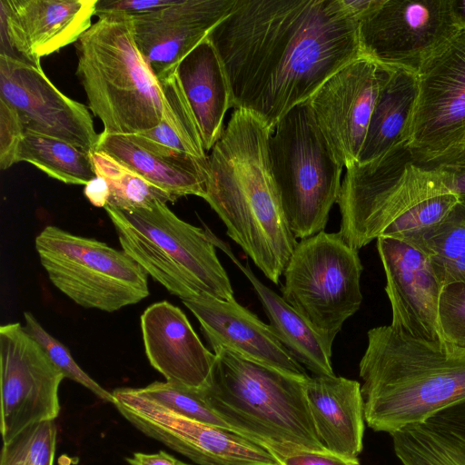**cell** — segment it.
Here are the masks:
<instances>
[{
    "mask_svg": "<svg viewBox=\"0 0 465 465\" xmlns=\"http://www.w3.org/2000/svg\"><path fill=\"white\" fill-rule=\"evenodd\" d=\"M208 38L223 65L232 107L271 131L361 56L359 22L341 0H236Z\"/></svg>",
    "mask_w": 465,
    "mask_h": 465,
    "instance_id": "1",
    "label": "cell"
},
{
    "mask_svg": "<svg viewBox=\"0 0 465 465\" xmlns=\"http://www.w3.org/2000/svg\"><path fill=\"white\" fill-rule=\"evenodd\" d=\"M272 131L234 109L208 156L203 199L227 235L278 284L298 242L285 219L269 156Z\"/></svg>",
    "mask_w": 465,
    "mask_h": 465,
    "instance_id": "2",
    "label": "cell"
},
{
    "mask_svg": "<svg viewBox=\"0 0 465 465\" xmlns=\"http://www.w3.org/2000/svg\"><path fill=\"white\" fill-rule=\"evenodd\" d=\"M360 376L364 419L392 434L465 400V349L383 325L369 330Z\"/></svg>",
    "mask_w": 465,
    "mask_h": 465,
    "instance_id": "3",
    "label": "cell"
},
{
    "mask_svg": "<svg viewBox=\"0 0 465 465\" xmlns=\"http://www.w3.org/2000/svg\"><path fill=\"white\" fill-rule=\"evenodd\" d=\"M346 170L338 232L357 251L381 237L411 242L460 201L446 173L418 162L406 145Z\"/></svg>",
    "mask_w": 465,
    "mask_h": 465,
    "instance_id": "4",
    "label": "cell"
},
{
    "mask_svg": "<svg viewBox=\"0 0 465 465\" xmlns=\"http://www.w3.org/2000/svg\"><path fill=\"white\" fill-rule=\"evenodd\" d=\"M212 349L215 360L211 376L199 391L235 432L273 455L296 450H327L308 406L306 380L226 348Z\"/></svg>",
    "mask_w": 465,
    "mask_h": 465,
    "instance_id": "5",
    "label": "cell"
},
{
    "mask_svg": "<svg viewBox=\"0 0 465 465\" xmlns=\"http://www.w3.org/2000/svg\"><path fill=\"white\" fill-rule=\"evenodd\" d=\"M74 45L76 75L103 132L141 134L159 124L161 86L137 48L130 16L99 17Z\"/></svg>",
    "mask_w": 465,
    "mask_h": 465,
    "instance_id": "6",
    "label": "cell"
},
{
    "mask_svg": "<svg viewBox=\"0 0 465 465\" xmlns=\"http://www.w3.org/2000/svg\"><path fill=\"white\" fill-rule=\"evenodd\" d=\"M104 209L122 250L170 293L181 300L203 293L235 300L205 229L183 221L162 202L133 211Z\"/></svg>",
    "mask_w": 465,
    "mask_h": 465,
    "instance_id": "7",
    "label": "cell"
},
{
    "mask_svg": "<svg viewBox=\"0 0 465 465\" xmlns=\"http://www.w3.org/2000/svg\"><path fill=\"white\" fill-rule=\"evenodd\" d=\"M271 168L287 223L296 239L322 232L337 203L344 167L308 102L292 109L269 137Z\"/></svg>",
    "mask_w": 465,
    "mask_h": 465,
    "instance_id": "8",
    "label": "cell"
},
{
    "mask_svg": "<svg viewBox=\"0 0 465 465\" xmlns=\"http://www.w3.org/2000/svg\"><path fill=\"white\" fill-rule=\"evenodd\" d=\"M359 251L339 232L301 240L283 271L282 297L332 351L343 323L362 302Z\"/></svg>",
    "mask_w": 465,
    "mask_h": 465,
    "instance_id": "9",
    "label": "cell"
},
{
    "mask_svg": "<svg viewBox=\"0 0 465 465\" xmlns=\"http://www.w3.org/2000/svg\"><path fill=\"white\" fill-rule=\"evenodd\" d=\"M35 249L50 282L76 304L107 312L149 294L148 274L123 250L48 225Z\"/></svg>",
    "mask_w": 465,
    "mask_h": 465,
    "instance_id": "10",
    "label": "cell"
},
{
    "mask_svg": "<svg viewBox=\"0 0 465 465\" xmlns=\"http://www.w3.org/2000/svg\"><path fill=\"white\" fill-rule=\"evenodd\" d=\"M463 30L454 0H377L359 21L361 54L417 73Z\"/></svg>",
    "mask_w": 465,
    "mask_h": 465,
    "instance_id": "11",
    "label": "cell"
},
{
    "mask_svg": "<svg viewBox=\"0 0 465 465\" xmlns=\"http://www.w3.org/2000/svg\"><path fill=\"white\" fill-rule=\"evenodd\" d=\"M406 146L424 164H437L465 143V32L419 69Z\"/></svg>",
    "mask_w": 465,
    "mask_h": 465,
    "instance_id": "12",
    "label": "cell"
},
{
    "mask_svg": "<svg viewBox=\"0 0 465 465\" xmlns=\"http://www.w3.org/2000/svg\"><path fill=\"white\" fill-rule=\"evenodd\" d=\"M114 407L134 428L200 465H281L265 447L232 430L204 424L142 396L113 391Z\"/></svg>",
    "mask_w": 465,
    "mask_h": 465,
    "instance_id": "13",
    "label": "cell"
},
{
    "mask_svg": "<svg viewBox=\"0 0 465 465\" xmlns=\"http://www.w3.org/2000/svg\"><path fill=\"white\" fill-rule=\"evenodd\" d=\"M64 378L20 323L0 327V401L3 443L35 423L60 413L59 386Z\"/></svg>",
    "mask_w": 465,
    "mask_h": 465,
    "instance_id": "14",
    "label": "cell"
},
{
    "mask_svg": "<svg viewBox=\"0 0 465 465\" xmlns=\"http://www.w3.org/2000/svg\"><path fill=\"white\" fill-rule=\"evenodd\" d=\"M0 99L17 113L25 132L95 151L99 134L89 110L60 92L42 67L0 55Z\"/></svg>",
    "mask_w": 465,
    "mask_h": 465,
    "instance_id": "15",
    "label": "cell"
},
{
    "mask_svg": "<svg viewBox=\"0 0 465 465\" xmlns=\"http://www.w3.org/2000/svg\"><path fill=\"white\" fill-rule=\"evenodd\" d=\"M385 74L386 67L361 56L333 74L308 101L346 169L358 162Z\"/></svg>",
    "mask_w": 465,
    "mask_h": 465,
    "instance_id": "16",
    "label": "cell"
},
{
    "mask_svg": "<svg viewBox=\"0 0 465 465\" xmlns=\"http://www.w3.org/2000/svg\"><path fill=\"white\" fill-rule=\"evenodd\" d=\"M97 0H0V55L41 67L40 58L76 43Z\"/></svg>",
    "mask_w": 465,
    "mask_h": 465,
    "instance_id": "17",
    "label": "cell"
},
{
    "mask_svg": "<svg viewBox=\"0 0 465 465\" xmlns=\"http://www.w3.org/2000/svg\"><path fill=\"white\" fill-rule=\"evenodd\" d=\"M376 241L391 309L390 325L415 338L444 341L439 323L443 285L427 253L398 238L381 237Z\"/></svg>",
    "mask_w": 465,
    "mask_h": 465,
    "instance_id": "18",
    "label": "cell"
},
{
    "mask_svg": "<svg viewBox=\"0 0 465 465\" xmlns=\"http://www.w3.org/2000/svg\"><path fill=\"white\" fill-rule=\"evenodd\" d=\"M235 4L236 0H176L131 17L137 48L156 78L175 70Z\"/></svg>",
    "mask_w": 465,
    "mask_h": 465,
    "instance_id": "19",
    "label": "cell"
},
{
    "mask_svg": "<svg viewBox=\"0 0 465 465\" xmlns=\"http://www.w3.org/2000/svg\"><path fill=\"white\" fill-rule=\"evenodd\" d=\"M182 302L200 322L212 348H226L302 380L310 377L270 325L235 300L224 301L203 293Z\"/></svg>",
    "mask_w": 465,
    "mask_h": 465,
    "instance_id": "20",
    "label": "cell"
},
{
    "mask_svg": "<svg viewBox=\"0 0 465 465\" xmlns=\"http://www.w3.org/2000/svg\"><path fill=\"white\" fill-rule=\"evenodd\" d=\"M141 330L146 357L166 381L193 390L205 387L215 354L179 307L166 301L150 305L141 315Z\"/></svg>",
    "mask_w": 465,
    "mask_h": 465,
    "instance_id": "21",
    "label": "cell"
},
{
    "mask_svg": "<svg viewBox=\"0 0 465 465\" xmlns=\"http://www.w3.org/2000/svg\"><path fill=\"white\" fill-rule=\"evenodd\" d=\"M305 395L324 448L348 459H358L365 422L361 384L336 375H314L305 381Z\"/></svg>",
    "mask_w": 465,
    "mask_h": 465,
    "instance_id": "22",
    "label": "cell"
},
{
    "mask_svg": "<svg viewBox=\"0 0 465 465\" xmlns=\"http://www.w3.org/2000/svg\"><path fill=\"white\" fill-rule=\"evenodd\" d=\"M175 72L196 119L203 147L213 149L221 138L232 98L219 54L207 37L176 66Z\"/></svg>",
    "mask_w": 465,
    "mask_h": 465,
    "instance_id": "23",
    "label": "cell"
},
{
    "mask_svg": "<svg viewBox=\"0 0 465 465\" xmlns=\"http://www.w3.org/2000/svg\"><path fill=\"white\" fill-rule=\"evenodd\" d=\"M205 230L215 247L221 249L248 278L262 304L271 329L291 354L314 375H335L331 365L332 351L319 335L282 296L254 275L248 262L243 265L228 243L209 228Z\"/></svg>",
    "mask_w": 465,
    "mask_h": 465,
    "instance_id": "24",
    "label": "cell"
},
{
    "mask_svg": "<svg viewBox=\"0 0 465 465\" xmlns=\"http://www.w3.org/2000/svg\"><path fill=\"white\" fill-rule=\"evenodd\" d=\"M95 151L115 158L176 200L186 195H205L208 161L191 156L169 157L144 148L129 134L105 132L99 134Z\"/></svg>",
    "mask_w": 465,
    "mask_h": 465,
    "instance_id": "25",
    "label": "cell"
},
{
    "mask_svg": "<svg viewBox=\"0 0 465 465\" xmlns=\"http://www.w3.org/2000/svg\"><path fill=\"white\" fill-rule=\"evenodd\" d=\"M417 91V73L405 68L386 67L358 164L368 163L406 145Z\"/></svg>",
    "mask_w": 465,
    "mask_h": 465,
    "instance_id": "26",
    "label": "cell"
},
{
    "mask_svg": "<svg viewBox=\"0 0 465 465\" xmlns=\"http://www.w3.org/2000/svg\"><path fill=\"white\" fill-rule=\"evenodd\" d=\"M163 101L161 121L153 129L129 134L144 148L169 157L192 156L207 162L201 133L175 70L158 78Z\"/></svg>",
    "mask_w": 465,
    "mask_h": 465,
    "instance_id": "27",
    "label": "cell"
},
{
    "mask_svg": "<svg viewBox=\"0 0 465 465\" xmlns=\"http://www.w3.org/2000/svg\"><path fill=\"white\" fill-rule=\"evenodd\" d=\"M18 162H26L68 184L86 185L96 174L89 153L57 138L25 132Z\"/></svg>",
    "mask_w": 465,
    "mask_h": 465,
    "instance_id": "28",
    "label": "cell"
},
{
    "mask_svg": "<svg viewBox=\"0 0 465 465\" xmlns=\"http://www.w3.org/2000/svg\"><path fill=\"white\" fill-rule=\"evenodd\" d=\"M411 243L427 253L443 286L465 282V201Z\"/></svg>",
    "mask_w": 465,
    "mask_h": 465,
    "instance_id": "29",
    "label": "cell"
},
{
    "mask_svg": "<svg viewBox=\"0 0 465 465\" xmlns=\"http://www.w3.org/2000/svg\"><path fill=\"white\" fill-rule=\"evenodd\" d=\"M391 436L402 465H465V440L430 422L408 426Z\"/></svg>",
    "mask_w": 465,
    "mask_h": 465,
    "instance_id": "30",
    "label": "cell"
},
{
    "mask_svg": "<svg viewBox=\"0 0 465 465\" xmlns=\"http://www.w3.org/2000/svg\"><path fill=\"white\" fill-rule=\"evenodd\" d=\"M90 155L96 176L104 178L109 185L110 195L106 205L133 211L147 208L155 202L167 203L176 201L169 193L153 184L111 155L99 151H94Z\"/></svg>",
    "mask_w": 465,
    "mask_h": 465,
    "instance_id": "31",
    "label": "cell"
},
{
    "mask_svg": "<svg viewBox=\"0 0 465 465\" xmlns=\"http://www.w3.org/2000/svg\"><path fill=\"white\" fill-rule=\"evenodd\" d=\"M136 391L142 396L185 418L234 431L209 407L199 390L169 381H154L145 387L136 388Z\"/></svg>",
    "mask_w": 465,
    "mask_h": 465,
    "instance_id": "32",
    "label": "cell"
},
{
    "mask_svg": "<svg viewBox=\"0 0 465 465\" xmlns=\"http://www.w3.org/2000/svg\"><path fill=\"white\" fill-rule=\"evenodd\" d=\"M56 434L54 420L30 425L3 443L0 465H53Z\"/></svg>",
    "mask_w": 465,
    "mask_h": 465,
    "instance_id": "33",
    "label": "cell"
},
{
    "mask_svg": "<svg viewBox=\"0 0 465 465\" xmlns=\"http://www.w3.org/2000/svg\"><path fill=\"white\" fill-rule=\"evenodd\" d=\"M25 331L37 341L64 378L72 380L88 389L100 400L114 403L113 392H109L92 379L75 362L67 348L48 333L31 312H25Z\"/></svg>",
    "mask_w": 465,
    "mask_h": 465,
    "instance_id": "34",
    "label": "cell"
},
{
    "mask_svg": "<svg viewBox=\"0 0 465 465\" xmlns=\"http://www.w3.org/2000/svg\"><path fill=\"white\" fill-rule=\"evenodd\" d=\"M439 323L445 341L465 349V282L443 286L439 302Z\"/></svg>",
    "mask_w": 465,
    "mask_h": 465,
    "instance_id": "35",
    "label": "cell"
},
{
    "mask_svg": "<svg viewBox=\"0 0 465 465\" xmlns=\"http://www.w3.org/2000/svg\"><path fill=\"white\" fill-rule=\"evenodd\" d=\"M25 130L17 113L0 99V167L10 168L18 163V152Z\"/></svg>",
    "mask_w": 465,
    "mask_h": 465,
    "instance_id": "36",
    "label": "cell"
},
{
    "mask_svg": "<svg viewBox=\"0 0 465 465\" xmlns=\"http://www.w3.org/2000/svg\"><path fill=\"white\" fill-rule=\"evenodd\" d=\"M176 0H97L95 15H123L130 17L171 5Z\"/></svg>",
    "mask_w": 465,
    "mask_h": 465,
    "instance_id": "37",
    "label": "cell"
},
{
    "mask_svg": "<svg viewBox=\"0 0 465 465\" xmlns=\"http://www.w3.org/2000/svg\"><path fill=\"white\" fill-rule=\"evenodd\" d=\"M274 456L281 465H359L358 459H348L328 450H296Z\"/></svg>",
    "mask_w": 465,
    "mask_h": 465,
    "instance_id": "38",
    "label": "cell"
},
{
    "mask_svg": "<svg viewBox=\"0 0 465 465\" xmlns=\"http://www.w3.org/2000/svg\"><path fill=\"white\" fill-rule=\"evenodd\" d=\"M426 421L465 440V400L445 408Z\"/></svg>",
    "mask_w": 465,
    "mask_h": 465,
    "instance_id": "39",
    "label": "cell"
},
{
    "mask_svg": "<svg viewBox=\"0 0 465 465\" xmlns=\"http://www.w3.org/2000/svg\"><path fill=\"white\" fill-rule=\"evenodd\" d=\"M436 165L446 173L454 192L460 196L465 195V147Z\"/></svg>",
    "mask_w": 465,
    "mask_h": 465,
    "instance_id": "40",
    "label": "cell"
},
{
    "mask_svg": "<svg viewBox=\"0 0 465 465\" xmlns=\"http://www.w3.org/2000/svg\"><path fill=\"white\" fill-rule=\"evenodd\" d=\"M125 461L129 465H189L163 450L151 454L134 452L131 457L125 458Z\"/></svg>",
    "mask_w": 465,
    "mask_h": 465,
    "instance_id": "41",
    "label": "cell"
},
{
    "mask_svg": "<svg viewBox=\"0 0 465 465\" xmlns=\"http://www.w3.org/2000/svg\"><path fill=\"white\" fill-rule=\"evenodd\" d=\"M85 197L95 207H105L108 203L110 190L106 180L100 176H95L86 185L84 190Z\"/></svg>",
    "mask_w": 465,
    "mask_h": 465,
    "instance_id": "42",
    "label": "cell"
},
{
    "mask_svg": "<svg viewBox=\"0 0 465 465\" xmlns=\"http://www.w3.org/2000/svg\"><path fill=\"white\" fill-rule=\"evenodd\" d=\"M460 199H462V200H464V201H465V195L460 196Z\"/></svg>",
    "mask_w": 465,
    "mask_h": 465,
    "instance_id": "43",
    "label": "cell"
},
{
    "mask_svg": "<svg viewBox=\"0 0 465 465\" xmlns=\"http://www.w3.org/2000/svg\"><path fill=\"white\" fill-rule=\"evenodd\" d=\"M463 147H465V143H464ZM463 147H462V148H463ZM462 148H461V149H462Z\"/></svg>",
    "mask_w": 465,
    "mask_h": 465,
    "instance_id": "44",
    "label": "cell"
},
{
    "mask_svg": "<svg viewBox=\"0 0 465 465\" xmlns=\"http://www.w3.org/2000/svg\"><path fill=\"white\" fill-rule=\"evenodd\" d=\"M464 32H465V28H464Z\"/></svg>",
    "mask_w": 465,
    "mask_h": 465,
    "instance_id": "45",
    "label": "cell"
}]
</instances>
